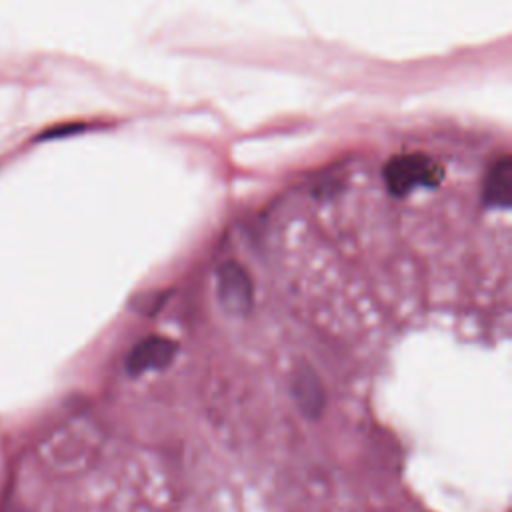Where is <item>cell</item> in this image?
<instances>
[{
	"label": "cell",
	"instance_id": "cell-4",
	"mask_svg": "<svg viewBox=\"0 0 512 512\" xmlns=\"http://www.w3.org/2000/svg\"><path fill=\"white\" fill-rule=\"evenodd\" d=\"M512 194V160L498 158L486 172L482 186V204L486 208H508Z\"/></svg>",
	"mask_w": 512,
	"mask_h": 512
},
{
	"label": "cell",
	"instance_id": "cell-1",
	"mask_svg": "<svg viewBox=\"0 0 512 512\" xmlns=\"http://www.w3.org/2000/svg\"><path fill=\"white\" fill-rule=\"evenodd\" d=\"M442 176V166L426 154H402L384 166V182L394 196H408L418 188L438 186Z\"/></svg>",
	"mask_w": 512,
	"mask_h": 512
},
{
	"label": "cell",
	"instance_id": "cell-2",
	"mask_svg": "<svg viewBox=\"0 0 512 512\" xmlns=\"http://www.w3.org/2000/svg\"><path fill=\"white\" fill-rule=\"evenodd\" d=\"M216 290L220 304L230 314H248L252 308V280L244 266H240L234 260L222 262L216 276Z\"/></svg>",
	"mask_w": 512,
	"mask_h": 512
},
{
	"label": "cell",
	"instance_id": "cell-5",
	"mask_svg": "<svg viewBox=\"0 0 512 512\" xmlns=\"http://www.w3.org/2000/svg\"><path fill=\"white\" fill-rule=\"evenodd\" d=\"M292 392L304 414L318 416V412L322 410V388L314 372L302 368L298 374H294Z\"/></svg>",
	"mask_w": 512,
	"mask_h": 512
},
{
	"label": "cell",
	"instance_id": "cell-3",
	"mask_svg": "<svg viewBox=\"0 0 512 512\" xmlns=\"http://www.w3.org/2000/svg\"><path fill=\"white\" fill-rule=\"evenodd\" d=\"M178 350V344L166 336H148L142 338L126 356V370L132 376H138L146 370H158L166 368L174 354Z\"/></svg>",
	"mask_w": 512,
	"mask_h": 512
}]
</instances>
